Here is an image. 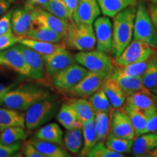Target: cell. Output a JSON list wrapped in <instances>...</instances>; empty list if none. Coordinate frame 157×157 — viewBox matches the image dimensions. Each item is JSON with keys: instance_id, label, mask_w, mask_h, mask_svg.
Wrapping results in <instances>:
<instances>
[{"instance_id": "obj_14", "label": "cell", "mask_w": 157, "mask_h": 157, "mask_svg": "<svg viewBox=\"0 0 157 157\" xmlns=\"http://www.w3.org/2000/svg\"><path fill=\"white\" fill-rule=\"evenodd\" d=\"M106 78V76L89 71L81 81L67 90L66 93L74 97L89 98L103 87V82Z\"/></svg>"}, {"instance_id": "obj_31", "label": "cell", "mask_w": 157, "mask_h": 157, "mask_svg": "<svg viewBox=\"0 0 157 157\" xmlns=\"http://www.w3.org/2000/svg\"><path fill=\"white\" fill-rule=\"evenodd\" d=\"M25 37L52 43L60 42L63 39V36L56 31L38 25H34Z\"/></svg>"}, {"instance_id": "obj_45", "label": "cell", "mask_w": 157, "mask_h": 157, "mask_svg": "<svg viewBox=\"0 0 157 157\" xmlns=\"http://www.w3.org/2000/svg\"><path fill=\"white\" fill-rule=\"evenodd\" d=\"M23 154L26 157H44V156L30 142L26 143L24 146Z\"/></svg>"}, {"instance_id": "obj_37", "label": "cell", "mask_w": 157, "mask_h": 157, "mask_svg": "<svg viewBox=\"0 0 157 157\" xmlns=\"http://www.w3.org/2000/svg\"><path fill=\"white\" fill-rule=\"evenodd\" d=\"M42 8L64 21L73 20V15L63 0H48Z\"/></svg>"}, {"instance_id": "obj_8", "label": "cell", "mask_w": 157, "mask_h": 157, "mask_svg": "<svg viewBox=\"0 0 157 157\" xmlns=\"http://www.w3.org/2000/svg\"><path fill=\"white\" fill-rule=\"evenodd\" d=\"M89 73L85 68L75 63L52 76L53 85L62 91L66 92Z\"/></svg>"}, {"instance_id": "obj_9", "label": "cell", "mask_w": 157, "mask_h": 157, "mask_svg": "<svg viewBox=\"0 0 157 157\" xmlns=\"http://www.w3.org/2000/svg\"><path fill=\"white\" fill-rule=\"evenodd\" d=\"M25 5H29L31 10L34 25H42L56 31L63 37L65 36L68 31L69 21H64L45 10L31 5L28 3Z\"/></svg>"}, {"instance_id": "obj_46", "label": "cell", "mask_w": 157, "mask_h": 157, "mask_svg": "<svg viewBox=\"0 0 157 157\" xmlns=\"http://www.w3.org/2000/svg\"><path fill=\"white\" fill-rule=\"evenodd\" d=\"M148 11L157 32V2H151V4L149 5Z\"/></svg>"}, {"instance_id": "obj_50", "label": "cell", "mask_w": 157, "mask_h": 157, "mask_svg": "<svg viewBox=\"0 0 157 157\" xmlns=\"http://www.w3.org/2000/svg\"><path fill=\"white\" fill-rule=\"evenodd\" d=\"M48 1V0H28L26 3H28L31 5L35 6V7L39 6V7H43L45 5H46Z\"/></svg>"}, {"instance_id": "obj_34", "label": "cell", "mask_w": 157, "mask_h": 157, "mask_svg": "<svg viewBox=\"0 0 157 157\" xmlns=\"http://www.w3.org/2000/svg\"><path fill=\"white\" fill-rule=\"evenodd\" d=\"M94 126L98 142H105L109 132L110 112H95L94 117Z\"/></svg>"}, {"instance_id": "obj_33", "label": "cell", "mask_w": 157, "mask_h": 157, "mask_svg": "<svg viewBox=\"0 0 157 157\" xmlns=\"http://www.w3.org/2000/svg\"><path fill=\"white\" fill-rule=\"evenodd\" d=\"M82 137L83 136H82V128L67 130L63 139L66 150L71 154H79L83 146Z\"/></svg>"}, {"instance_id": "obj_28", "label": "cell", "mask_w": 157, "mask_h": 157, "mask_svg": "<svg viewBox=\"0 0 157 157\" xmlns=\"http://www.w3.org/2000/svg\"><path fill=\"white\" fill-rule=\"evenodd\" d=\"M35 137L39 140L48 141L58 145L63 144V132L58 124L55 122L41 127L35 134Z\"/></svg>"}, {"instance_id": "obj_30", "label": "cell", "mask_w": 157, "mask_h": 157, "mask_svg": "<svg viewBox=\"0 0 157 157\" xmlns=\"http://www.w3.org/2000/svg\"><path fill=\"white\" fill-rule=\"evenodd\" d=\"M156 58H157V48L154 49L151 55L146 60L121 66V67H115V68L124 75L141 77L144 72L146 71L147 68L149 66V65Z\"/></svg>"}, {"instance_id": "obj_5", "label": "cell", "mask_w": 157, "mask_h": 157, "mask_svg": "<svg viewBox=\"0 0 157 157\" xmlns=\"http://www.w3.org/2000/svg\"><path fill=\"white\" fill-rule=\"evenodd\" d=\"M74 58L76 62L85 68L88 71L106 77L111 75L114 68L112 59L109 55L98 50L80 51L74 56Z\"/></svg>"}, {"instance_id": "obj_3", "label": "cell", "mask_w": 157, "mask_h": 157, "mask_svg": "<svg viewBox=\"0 0 157 157\" xmlns=\"http://www.w3.org/2000/svg\"><path fill=\"white\" fill-rule=\"evenodd\" d=\"M60 101L56 96L49 95L36 102L25 111V126L29 130L42 127L58 113Z\"/></svg>"}, {"instance_id": "obj_42", "label": "cell", "mask_w": 157, "mask_h": 157, "mask_svg": "<svg viewBox=\"0 0 157 157\" xmlns=\"http://www.w3.org/2000/svg\"><path fill=\"white\" fill-rule=\"evenodd\" d=\"M13 10H9L0 17V36L12 31L11 17Z\"/></svg>"}, {"instance_id": "obj_35", "label": "cell", "mask_w": 157, "mask_h": 157, "mask_svg": "<svg viewBox=\"0 0 157 157\" xmlns=\"http://www.w3.org/2000/svg\"><path fill=\"white\" fill-rule=\"evenodd\" d=\"M104 143L105 146L111 150L119 154H129L132 151L133 140L121 138L109 132Z\"/></svg>"}, {"instance_id": "obj_55", "label": "cell", "mask_w": 157, "mask_h": 157, "mask_svg": "<svg viewBox=\"0 0 157 157\" xmlns=\"http://www.w3.org/2000/svg\"><path fill=\"white\" fill-rule=\"evenodd\" d=\"M1 132H2V129H0V135H1Z\"/></svg>"}, {"instance_id": "obj_44", "label": "cell", "mask_w": 157, "mask_h": 157, "mask_svg": "<svg viewBox=\"0 0 157 157\" xmlns=\"http://www.w3.org/2000/svg\"><path fill=\"white\" fill-rule=\"evenodd\" d=\"M21 148V143H15L13 144L5 145L0 143V157H10L15 154Z\"/></svg>"}, {"instance_id": "obj_26", "label": "cell", "mask_w": 157, "mask_h": 157, "mask_svg": "<svg viewBox=\"0 0 157 157\" xmlns=\"http://www.w3.org/2000/svg\"><path fill=\"white\" fill-rule=\"evenodd\" d=\"M14 126L25 128V115L18 110L0 107V129L2 131Z\"/></svg>"}, {"instance_id": "obj_22", "label": "cell", "mask_w": 157, "mask_h": 157, "mask_svg": "<svg viewBox=\"0 0 157 157\" xmlns=\"http://www.w3.org/2000/svg\"><path fill=\"white\" fill-rule=\"evenodd\" d=\"M102 14L109 17H114L127 7L136 6L139 0H97Z\"/></svg>"}, {"instance_id": "obj_40", "label": "cell", "mask_w": 157, "mask_h": 157, "mask_svg": "<svg viewBox=\"0 0 157 157\" xmlns=\"http://www.w3.org/2000/svg\"><path fill=\"white\" fill-rule=\"evenodd\" d=\"M89 157H123L124 154H119L108 148L104 142H98L88 152Z\"/></svg>"}, {"instance_id": "obj_41", "label": "cell", "mask_w": 157, "mask_h": 157, "mask_svg": "<svg viewBox=\"0 0 157 157\" xmlns=\"http://www.w3.org/2000/svg\"><path fill=\"white\" fill-rule=\"evenodd\" d=\"M22 38L23 37L13 34V31L4 34L2 36H0V51L5 50V49L17 44Z\"/></svg>"}, {"instance_id": "obj_54", "label": "cell", "mask_w": 157, "mask_h": 157, "mask_svg": "<svg viewBox=\"0 0 157 157\" xmlns=\"http://www.w3.org/2000/svg\"><path fill=\"white\" fill-rule=\"evenodd\" d=\"M151 1L152 2H157V0H151Z\"/></svg>"}, {"instance_id": "obj_24", "label": "cell", "mask_w": 157, "mask_h": 157, "mask_svg": "<svg viewBox=\"0 0 157 157\" xmlns=\"http://www.w3.org/2000/svg\"><path fill=\"white\" fill-rule=\"evenodd\" d=\"M19 44L28 47L31 50L36 52L37 53L41 55L42 57L52 54V52L61 48H66V45L60 42L52 43L43 42V41L36 40V39L26 38V37H23L20 40Z\"/></svg>"}, {"instance_id": "obj_25", "label": "cell", "mask_w": 157, "mask_h": 157, "mask_svg": "<svg viewBox=\"0 0 157 157\" xmlns=\"http://www.w3.org/2000/svg\"><path fill=\"white\" fill-rule=\"evenodd\" d=\"M58 122L67 130L82 128V122L78 119L74 109L66 103H63L57 113Z\"/></svg>"}, {"instance_id": "obj_2", "label": "cell", "mask_w": 157, "mask_h": 157, "mask_svg": "<svg viewBox=\"0 0 157 157\" xmlns=\"http://www.w3.org/2000/svg\"><path fill=\"white\" fill-rule=\"evenodd\" d=\"M50 95L48 90L34 84H23L10 90L5 96L2 105L18 111H26L36 102Z\"/></svg>"}, {"instance_id": "obj_18", "label": "cell", "mask_w": 157, "mask_h": 157, "mask_svg": "<svg viewBox=\"0 0 157 157\" xmlns=\"http://www.w3.org/2000/svg\"><path fill=\"white\" fill-rule=\"evenodd\" d=\"M125 103L130 104L146 113L157 109L155 95L146 88L127 96Z\"/></svg>"}, {"instance_id": "obj_52", "label": "cell", "mask_w": 157, "mask_h": 157, "mask_svg": "<svg viewBox=\"0 0 157 157\" xmlns=\"http://www.w3.org/2000/svg\"><path fill=\"white\" fill-rule=\"evenodd\" d=\"M151 91L152 93H154L155 95H157V87L154 88V89H153L152 90H151Z\"/></svg>"}, {"instance_id": "obj_27", "label": "cell", "mask_w": 157, "mask_h": 157, "mask_svg": "<svg viewBox=\"0 0 157 157\" xmlns=\"http://www.w3.org/2000/svg\"><path fill=\"white\" fill-rule=\"evenodd\" d=\"M44 157H70L71 154L60 145L34 138L29 141Z\"/></svg>"}, {"instance_id": "obj_51", "label": "cell", "mask_w": 157, "mask_h": 157, "mask_svg": "<svg viewBox=\"0 0 157 157\" xmlns=\"http://www.w3.org/2000/svg\"><path fill=\"white\" fill-rule=\"evenodd\" d=\"M146 156L148 157H157V147L153 149L152 151H151L150 152L148 153L146 155Z\"/></svg>"}, {"instance_id": "obj_38", "label": "cell", "mask_w": 157, "mask_h": 157, "mask_svg": "<svg viewBox=\"0 0 157 157\" xmlns=\"http://www.w3.org/2000/svg\"><path fill=\"white\" fill-rule=\"evenodd\" d=\"M88 101H90L95 112L103 111L109 113L112 109V106L103 87L100 88L95 93L90 96Z\"/></svg>"}, {"instance_id": "obj_12", "label": "cell", "mask_w": 157, "mask_h": 157, "mask_svg": "<svg viewBox=\"0 0 157 157\" xmlns=\"http://www.w3.org/2000/svg\"><path fill=\"white\" fill-rule=\"evenodd\" d=\"M0 66L9 68L27 77L29 75V67L17 44L0 51Z\"/></svg>"}, {"instance_id": "obj_10", "label": "cell", "mask_w": 157, "mask_h": 157, "mask_svg": "<svg viewBox=\"0 0 157 157\" xmlns=\"http://www.w3.org/2000/svg\"><path fill=\"white\" fill-rule=\"evenodd\" d=\"M109 132L121 138L134 140L135 133L129 118L121 107L110 111Z\"/></svg>"}, {"instance_id": "obj_6", "label": "cell", "mask_w": 157, "mask_h": 157, "mask_svg": "<svg viewBox=\"0 0 157 157\" xmlns=\"http://www.w3.org/2000/svg\"><path fill=\"white\" fill-rule=\"evenodd\" d=\"M133 38L141 40L157 48V32L149 15L148 9L143 2L139 1L133 28Z\"/></svg>"}, {"instance_id": "obj_19", "label": "cell", "mask_w": 157, "mask_h": 157, "mask_svg": "<svg viewBox=\"0 0 157 157\" xmlns=\"http://www.w3.org/2000/svg\"><path fill=\"white\" fill-rule=\"evenodd\" d=\"M103 89L109 98L113 109H118L125 103L126 96L116 78L110 75L105 78L103 84Z\"/></svg>"}, {"instance_id": "obj_49", "label": "cell", "mask_w": 157, "mask_h": 157, "mask_svg": "<svg viewBox=\"0 0 157 157\" xmlns=\"http://www.w3.org/2000/svg\"><path fill=\"white\" fill-rule=\"evenodd\" d=\"M63 1L64 2V3L66 4L68 10L73 15L76 9V7H77L78 0H63Z\"/></svg>"}, {"instance_id": "obj_4", "label": "cell", "mask_w": 157, "mask_h": 157, "mask_svg": "<svg viewBox=\"0 0 157 157\" xmlns=\"http://www.w3.org/2000/svg\"><path fill=\"white\" fill-rule=\"evenodd\" d=\"M66 47L78 51L93 50L96 46L95 31L93 24L76 23L69 21L68 31L63 37Z\"/></svg>"}, {"instance_id": "obj_47", "label": "cell", "mask_w": 157, "mask_h": 157, "mask_svg": "<svg viewBox=\"0 0 157 157\" xmlns=\"http://www.w3.org/2000/svg\"><path fill=\"white\" fill-rule=\"evenodd\" d=\"M14 84H11L9 86H5L2 84L0 83V105H2L4 100L7 93L14 87Z\"/></svg>"}, {"instance_id": "obj_20", "label": "cell", "mask_w": 157, "mask_h": 157, "mask_svg": "<svg viewBox=\"0 0 157 157\" xmlns=\"http://www.w3.org/2000/svg\"><path fill=\"white\" fill-rule=\"evenodd\" d=\"M157 147V132L144 133L135 137L131 152L135 156H146L148 153Z\"/></svg>"}, {"instance_id": "obj_13", "label": "cell", "mask_w": 157, "mask_h": 157, "mask_svg": "<svg viewBox=\"0 0 157 157\" xmlns=\"http://www.w3.org/2000/svg\"><path fill=\"white\" fill-rule=\"evenodd\" d=\"M43 60L45 72L50 76H53L71 65L76 63L74 56L66 48L60 49L48 56H43Z\"/></svg>"}, {"instance_id": "obj_1", "label": "cell", "mask_w": 157, "mask_h": 157, "mask_svg": "<svg viewBox=\"0 0 157 157\" xmlns=\"http://www.w3.org/2000/svg\"><path fill=\"white\" fill-rule=\"evenodd\" d=\"M136 13L135 6L127 7L113 17V39L111 54L113 57L121 52L132 41Z\"/></svg>"}, {"instance_id": "obj_23", "label": "cell", "mask_w": 157, "mask_h": 157, "mask_svg": "<svg viewBox=\"0 0 157 157\" xmlns=\"http://www.w3.org/2000/svg\"><path fill=\"white\" fill-rule=\"evenodd\" d=\"M66 103L74 109L78 119L82 123L94 119L95 112L90 101L85 98L75 97L70 98Z\"/></svg>"}, {"instance_id": "obj_7", "label": "cell", "mask_w": 157, "mask_h": 157, "mask_svg": "<svg viewBox=\"0 0 157 157\" xmlns=\"http://www.w3.org/2000/svg\"><path fill=\"white\" fill-rule=\"evenodd\" d=\"M154 49L148 43L133 39L119 56L112 60L114 67H121L134 63L146 60L151 55Z\"/></svg>"}, {"instance_id": "obj_39", "label": "cell", "mask_w": 157, "mask_h": 157, "mask_svg": "<svg viewBox=\"0 0 157 157\" xmlns=\"http://www.w3.org/2000/svg\"><path fill=\"white\" fill-rule=\"evenodd\" d=\"M141 78L143 87L150 91L157 87V58L149 65Z\"/></svg>"}, {"instance_id": "obj_15", "label": "cell", "mask_w": 157, "mask_h": 157, "mask_svg": "<svg viewBox=\"0 0 157 157\" xmlns=\"http://www.w3.org/2000/svg\"><path fill=\"white\" fill-rule=\"evenodd\" d=\"M17 46L29 69L28 77L34 80H41L45 75V67L43 57L31 48L17 43Z\"/></svg>"}, {"instance_id": "obj_43", "label": "cell", "mask_w": 157, "mask_h": 157, "mask_svg": "<svg viewBox=\"0 0 157 157\" xmlns=\"http://www.w3.org/2000/svg\"><path fill=\"white\" fill-rule=\"evenodd\" d=\"M146 114V124L144 133L157 132V109Z\"/></svg>"}, {"instance_id": "obj_53", "label": "cell", "mask_w": 157, "mask_h": 157, "mask_svg": "<svg viewBox=\"0 0 157 157\" xmlns=\"http://www.w3.org/2000/svg\"><path fill=\"white\" fill-rule=\"evenodd\" d=\"M155 98H156V105H157V95H155Z\"/></svg>"}, {"instance_id": "obj_11", "label": "cell", "mask_w": 157, "mask_h": 157, "mask_svg": "<svg viewBox=\"0 0 157 157\" xmlns=\"http://www.w3.org/2000/svg\"><path fill=\"white\" fill-rule=\"evenodd\" d=\"M96 48L109 54L111 52L113 39L112 23L107 16H98L94 21Z\"/></svg>"}, {"instance_id": "obj_32", "label": "cell", "mask_w": 157, "mask_h": 157, "mask_svg": "<svg viewBox=\"0 0 157 157\" xmlns=\"http://www.w3.org/2000/svg\"><path fill=\"white\" fill-rule=\"evenodd\" d=\"M83 146L79 152L80 156H87L88 152L98 142L94 126V119L82 123V127Z\"/></svg>"}, {"instance_id": "obj_21", "label": "cell", "mask_w": 157, "mask_h": 157, "mask_svg": "<svg viewBox=\"0 0 157 157\" xmlns=\"http://www.w3.org/2000/svg\"><path fill=\"white\" fill-rule=\"evenodd\" d=\"M111 75L118 82L126 98L135 92L145 88L143 87L141 77L124 75L114 68Z\"/></svg>"}, {"instance_id": "obj_48", "label": "cell", "mask_w": 157, "mask_h": 157, "mask_svg": "<svg viewBox=\"0 0 157 157\" xmlns=\"http://www.w3.org/2000/svg\"><path fill=\"white\" fill-rule=\"evenodd\" d=\"M11 2L10 0H0V17L8 10Z\"/></svg>"}, {"instance_id": "obj_56", "label": "cell", "mask_w": 157, "mask_h": 157, "mask_svg": "<svg viewBox=\"0 0 157 157\" xmlns=\"http://www.w3.org/2000/svg\"><path fill=\"white\" fill-rule=\"evenodd\" d=\"M10 2H13V1H14V0H10Z\"/></svg>"}, {"instance_id": "obj_17", "label": "cell", "mask_w": 157, "mask_h": 157, "mask_svg": "<svg viewBox=\"0 0 157 157\" xmlns=\"http://www.w3.org/2000/svg\"><path fill=\"white\" fill-rule=\"evenodd\" d=\"M101 14V9L97 0H78L73 14V21L76 23L93 24Z\"/></svg>"}, {"instance_id": "obj_16", "label": "cell", "mask_w": 157, "mask_h": 157, "mask_svg": "<svg viewBox=\"0 0 157 157\" xmlns=\"http://www.w3.org/2000/svg\"><path fill=\"white\" fill-rule=\"evenodd\" d=\"M12 31L17 36L25 37L34 26L32 13L29 5L13 11L11 17Z\"/></svg>"}, {"instance_id": "obj_29", "label": "cell", "mask_w": 157, "mask_h": 157, "mask_svg": "<svg viewBox=\"0 0 157 157\" xmlns=\"http://www.w3.org/2000/svg\"><path fill=\"white\" fill-rule=\"evenodd\" d=\"M121 108L129 118V120L134 128L135 137L144 134V130L146 124V113L130 104L126 103L124 104Z\"/></svg>"}, {"instance_id": "obj_36", "label": "cell", "mask_w": 157, "mask_h": 157, "mask_svg": "<svg viewBox=\"0 0 157 157\" xmlns=\"http://www.w3.org/2000/svg\"><path fill=\"white\" fill-rule=\"evenodd\" d=\"M28 137V132L24 127H10L3 129L0 135V143L8 145L13 143H19L20 141L25 140Z\"/></svg>"}]
</instances>
